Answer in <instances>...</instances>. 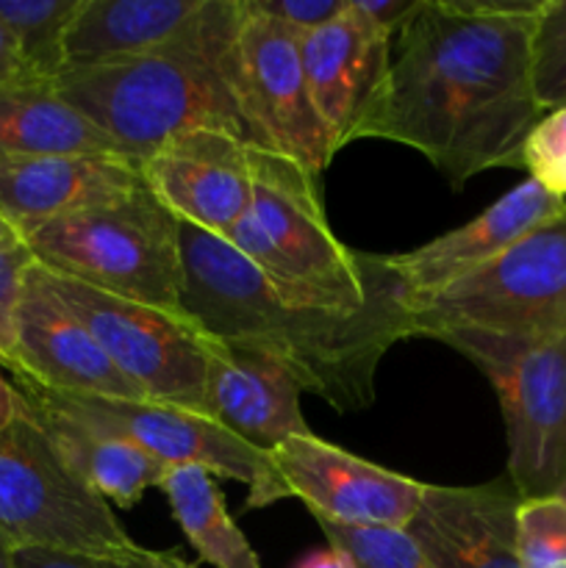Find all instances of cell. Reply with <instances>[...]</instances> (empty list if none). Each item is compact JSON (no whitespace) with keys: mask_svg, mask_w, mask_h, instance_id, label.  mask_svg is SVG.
<instances>
[{"mask_svg":"<svg viewBox=\"0 0 566 568\" xmlns=\"http://www.w3.org/2000/svg\"><path fill=\"white\" fill-rule=\"evenodd\" d=\"M542 0H420L392 39L386 81L355 139L425 155L455 189L522 166L544 111L533 94V22Z\"/></svg>","mask_w":566,"mask_h":568,"instance_id":"6da1fadb","label":"cell"},{"mask_svg":"<svg viewBox=\"0 0 566 568\" xmlns=\"http://www.w3.org/2000/svg\"><path fill=\"white\" fill-rule=\"evenodd\" d=\"M181 314L214 342L281 364L331 408H370L383 355L414 338L400 283L358 311H327L281 297L225 239L178 222Z\"/></svg>","mask_w":566,"mask_h":568,"instance_id":"7a4b0ae2","label":"cell"},{"mask_svg":"<svg viewBox=\"0 0 566 568\" xmlns=\"http://www.w3.org/2000/svg\"><path fill=\"white\" fill-rule=\"evenodd\" d=\"M239 22V0H203L178 42L139 59L64 70L50 87L139 164L192 131L253 144L222 72Z\"/></svg>","mask_w":566,"mask_h":568,"instance_id":"3957f363","label":"cell"},{"mask_svg":"<svg viewBox=\"0 0 566 568\" xmlns=\"http://www.w3.org/2000/svg\"><path fill=\"white\" fill-rule=\"evenodd\" d=\"M253 203L225 242L281 297L327 311H358L397 286L386 255L355 253L336 239L316 175L272 150L250 148Z\"/></svg>","mask_w":566,"mask_h":568,"instance_id":"277c9868","label":"cell"},{"mask_svg":"<svg viewBox=\"0 0 566 568\" xmlns=\"http://www.w3.org/2000/svg\"><path fill=\"white\" fill-rule=\"evenodd\" d=\"M20 239L55 275L181 314L178 220L148 189L122 203L26 227Z\"/></svg>","mask_w":566,"mask_h":568,"instance_id":"5b68a950","label":"cell"},{"mask_svg":"<svg viewBox=\"0 0 566 568\" xmlns=\"http://www.w3.org/2000/svg\"><path fill=\"white\" fill-rule=\"evenodd\" d=\"M481 369L499 399L511 486L522 499L566 491V338L436 331Z\"/></svg>","mask_w":566,"mask_h":568,"instance_id":"8992f818","label":"cell"},{"mask_svg":"<svg viewBox=\"0 0 566 568\" xmlns=\"http://www.w3.org/2000/svg\"><path fill=\"white\" fill-rule=\"evenodd\" d=\"M414 336L477 331L566 338V216L516 242L444 292L405 303Z\"/></svg>","mask_w":566,"mask_h":568,"instance_id":"52a82bcc","label":"cell"},{"mask_svg":"<svg viewBox=\"0 0 566 568\" xmlns=\"http://www.w3.org/2000/svg\"><path fill=\"white\" fill-rule=\"evenodd\" d=\"M0 536L14 549L120 552L137 547L111 505L61 460L26 403L0 430Z\"/></svg>","mask_w":566,"mask_h":568,"instance_id":"ba28073f","label":"cell"},{"mask_svg":"<svg viewBox=\"0 0 566 568\" xmlns=\"http://www.w3.org/2000/svg\"><path fill=\"white\" fill-rule=\"evenodd\" d=\"M39 275L144 397L209 416L205 333L194 322L137 300L100 292L44 266H39Z\"/></svg>","mask_w":566,"mask_h":568,"instance_id":"9c48e42d","label":"cell"},{"mask_svg":"<svg viewBox=\"0 0 566 568\" xmlns=\"http://www.w3.org/2000/svg\"><path fill=\"white\" fill-rule=\"evenodd\" d=\"M239 6L242 22L222 59L239 114L255 148L286 155L320 175L336 150L305 87L300 37L250 11L244 0Z\"/></svg>","mask_w":566,"mask_h":568,"instance_id":"30bf717a","label":"cell"},{"mask_svg":"<svg viewBox=\"0 0 566 568\" xmlns=\"http://www.w3.org/2000/svg\"><path fill=\"white\" fill-rule=\"evenodd\" d=\"M11 383L26 403L55 410L72 422L122 438L137 449L159 460L164 469L170 466H200L216 477L239 480L247 486V494L259 491L266 480V455L255 453L216 419L175 405L131 403V399L111 397H75L59 394L22 375H11Z\"/></svg>","mask_w":566,"mask_h":568,"instance_id":"8fae6325","label":"cell"},{"mask_svg":"<svg viewBox=\"0 0 566 568\" xmlns=\"http://www.w3.org/2000/svg\"><path fill=\"white\" fill-rule=\"evenodd\" d=\"M422 491L425 483L370 464L309 433L286 438L266 455V480L259 491L247 494V508L294 497L309 505L314 519L405 530L420 508Z\"/></svg>","mask_w":566,"mask_h":568,"instance_id":"7c38bea8","label":"cell"},{"mask_svg":"<svg viewBox=\"0 0 566 568\" xmlns=\"http://www.w3.org/2000/svg\"><path fill=\"white\" fill-rule=\"evenodd\" d=\"M6 372L75 397H111L142 403L144 397L109 361L92 333L44 286L33 261L26 272L14 322V353Z\"/></svg>","mask_w":566,"mask_h":568,"instance_id":"4fadbf2b","label":"cell"},{"mask_svg":"<svg viewBox=\"0 0 566 568\" xmlns=\"http://www.w3.org/2000/svg\"><path fill=\"white\" fill-rule=\"evenodd\" d=\"M250 148L228 133H183L142 161L144 186L178 222L225 239L253 203Z\"/></svg>","mask_w":566,"mask_h":568,"instance_id":"5bb4252c","label":"cell"},{"mask_svg":"<svg viewBox=\"0 0 566 568\" xmlns=\"http://www.w3.org/2000/svg\"><path fill=\"white\" fill-rule=\"evenodd\" d=\"M564 216L566 197L555 194L536 178H527L472 222L408 253L386 255V264L403 288L405 303L431 297L481 266L492 264L538 227L553 225Z\"/></svg>","mask_w":566,"mask_h":568,"instance_id":"9a60e30c","label":"cell"},{"mask_svg":"<svg viewBox=\"0 0 566 568\" xmlns=\"http://www.w3.org/2000/svg\"><path fill=\"white\" fill-rule=\"evenodd\" d=\"M392 39L347 0L342 14L300 39L305 87L333 150L355 142L392 59Z\"/></svg>","mask_w":566,"mask_h":568,"instance_id":"2e32d148","label":"cell"},{"mask_svg":"<svg viewBox=\"0 0 566 568\" xmlns=\"http://www.w3.org/2000/svg\"><path fill=\"white\" fill-rule=\"evenodd\" d=\"M514 486H425L405 532L433 568H519Z\"/></svg>","mask_w":566,"mask_h":568,"instance_id":"e0dca14e","label":"cell"},{"mask_svg":"<svg viewBox=\"0 0 566 568\" xmlns=\"http://www.w3.org/2000/svg\"><path fill=\"white\" fill-rule=\"evenodd\" d=\"M144 186L142 164L125 155L0 159V216L26 227L122 203Z\"/></svg>","mask_w":566,"mask_h":568,"instance_id":"ac0fdd59","label":"cell"},{"mask_svg":"<svg viewBox=\"0 0 566 568\" xmlns=\"http://www.w3.org/2000/svg\"><path fill=\"white\" fill-rule=\"evenodd\" d=\"M292 375L264 355L205 336V410L228 433L270 455L292 436H309Z\"/></svg>","mask_w":566,"mask_h":568,"instance_id":"d6986e66","label":"cell"},{"mask_svg":"<svg viewBox=\"0 0 566 568\" xmlns=\"http://www.w3.org/2000/svg\"><path fill=\"white\" fill-rule=\"evenodd\" d=\"M203 0H81L64 37V70L139 59L178 42Z\"/></svg>","mask_w":566,"mask_h":568,"instance_id":"ffe728a7","label":"cell"},{"mask_svg":"<svg viewBox=\"0 0 566 568\" xmlns=\"http://www.w3.org/2000/svg\"><path fill=\"white\" fill-rule=\"evenodd\" d=\"M26 403V399H22ZM28 414L48 436L72 475L92 494L120 508H133L150 486L159 488L164 466L122 438L72 422L55 410L26 403Z\"/></svg>","mask_w":566,"mask_h":568,"instance_id":"44dd1931","label":"cell"},{"mask_svg":"<svg viewBox=\"0 0 566 568\" xmlns=\"http://www.w3.org/2000/svg\"><path fill=\"white\" fill-rule=\"evenodd\" d=\"M39 155H122L117 144L50 83L0 92V159ZM128 159V155H125Z\"/></svg>","mask_w":566,"mask_h":568,"instance_id":"7402d4cb","label":"cell"},{"mask_svg":"<svg viewBox=\"0 0 566 568\" xmlns=\"http://www.w3.org/2000/svg\"><path fill=\"white\" fill-rule=\"evenodd\" d=\"M172 516L200 558L214 568H261L253 547L231 519L214 475L200 466H170L159 483Z\"/></svg>","mask_w":566,"mask_h":568,"instance_id":"603a6c76","label":"cell"},{"mask_svg":"<svg viewBox=\"0 0 566 568\" xmlns=\"http://www.w3.org/2000/svg\"><path fill=\"white\" fill-rule=\"evenodd\" d=\"M81 0H0V26L42 83L64 72V37Z\"/></svg>","mask_w":566,"mask_h":568,"instance_id":"cb8c5ba5","label":"cell"},{"mask_svg":"<svg viewBox=\"0 0 566 568\" xmlns=\"http://www.w3.org/2000/svg\"><path fill=\"white\" fill-rule=\"evenodd\" d=\"M533 94L544 114L566 105V0H542L533 22Z\"/></svg>","mask_w":566,"mask_h":568,"instance_id":"d4e9b609","label":"cell"},{"mask_svg":"<svg viewBox=\"0 0 566 568\" xmlns=\"http://www.w3.org/2000/svg\"><path fill=\"white\" fill-rule=\"evenodd\" d=\"M316 521L327 544L342 549L355 568H433L414 538L400 527H344Z\"/></svg>","mask_w":566,"mask_h":568,"instance_id":"484cf974","label":"cell"},{"mask_svg":"<svg viewBox=\"0 0 566 568\" xmlns=\"http://www.w3.org/2000/svg\"><path fill=\"white\" fill-rule=\"evenodd\" d=\"M516 549L519 568H566V497L522 499Z\"/></svg>","mask_w":566,"mask_h":568,"instance_id":"4316f807","label":"cell"},{"mask_svg":"<svg viewBox=\"0 0 566 568\" xmlns=\"http://www.w3.org/2000/svg\"><path fill=\"white\" fill-rule=\"evenodd\" d=\"M14 568H198L175 552L131 547L120 552H64L48 547H17Z\"/></svg>","mask_w":566,"mask_h":568,"instance_id":"83f0119b","label":"cell"},{"mask_svg":"<svg viewBox=\"0 0 566 568\" xmlns=\"http://www.w3.org/2000/svg\"><path fill=\"white\" fill-rule=\"evenodd\" d=\"M522 166L555 194L566 197V105L538 120L527 136Z\"/></svg>","mask_w":566,"mask_h":568,"instance_id":"f1b7e54d","label":"cell"},{"mask_svg":"<svg viewBox=\"0 0 566 568\" xmlns=\"http://www.w3.org/2000/svg\"><path fill=\"white\" fill-rule=\"evenodd\" d=\"M33 264L31 250L22 242L0 244V361L3 366L14 353V322L20 305L26 272Z\"/></svg>","mask_w":566,"mask_h":568,"instance_id":"f546056e","label":"cell"},{"mask_svg":"<svg viewBox=\"0 0 566 568\" xmlns=\"http://www.w3.org/2000/svg\"><path fill=\"white\" fill-rule=\"evenodd\" d=\"M244 3L250 6V11L281 22L283 28L303 39L316 28L336 20L347 0H244Z\"/></svg>","mask_w":566,"mask_h":568,"instance_id":"4dcf8cb0","label":"cell"},{"mask_svg":"<svg viewBox=\"0 0 566 568\" xmlns=\"http://www.w3.org/2000/svg\"><path fill=\"white\" fill-rule=\"evenodd\" d=\"M353 6L361 14L370 17L381 31H386L388 37H397L405 20L416 11L420 0H353Z\"/></svg>","mask_w":566,"mask_h":568,"instance_id":"1f68e13d","label":"cell"},{"mask_svg":"<svg viewBox=\"0 0 566 568\" xmlns=\"http://www.w3.org/2000/svg\"><path fill=\"white\" fill-rule=\"evenodd\" d=\"M37 83L42 81H39V78L31 72V67L26 64L14 37L0 26V92H3V89L37 87Z\"/></svg>","mask_w":566,"mask_h":568,"instance_id":"d6a6232c","label":"cell"},{"mask_svg":"<svg viewBox=\"0 0 566 568\" xmlns=\"http://www.w3.org/2000/svg\"><path fill=\"white\" fill-rule=\"evenodd\" d=\"M20 414H22V397L14 388V383H11L3 361H0V430L9 427Z\"/></svg>","mask_w":566,"mask_h":568,"instance_id":"836d02e7","label":"cell"},{"mask_svg":"<svg viewBox=\"0 0 566 568\" xmlns=\"http://www.w3.org/2000/svg\"><path fill=\"white\" fill-rule=\"evenodd\" d=\"M297 568H355V564L342 552V549L327 544V549H320V552L309 555V558H305Z\"/></svg>","mask_w":566,"mask_h":568,"instance_id":"e575fe53","label":"cell"},{"mask_svg":"<svg viewBox=\"0 0 566 568\" xmlns=\"http://www.w3.org/2000/svg\"><path fill=\"white\" fill-rule=\"evenodd\" d=\"M0 568H14V547L0 536Z\"/></svg>","mask_w":566,"mask_h":568,"instance_id":"d590c367","label":"cell"},{"mask_svg":"<svg viewBox=\"0 0 566 568\" xmlns=\"http://www.w3.org/2000/svg\"><path fill=\"white\" fill-rule=\"evenodd\" d=\"M14 242H22L20 233H17L14 227H11L9 222H6L3 216H0V244H14Z\"/></svg>","mask_w":566,"mask_h":568,"instance_id":"8d00e7d4","label":"cell"}]
</instances>
